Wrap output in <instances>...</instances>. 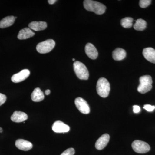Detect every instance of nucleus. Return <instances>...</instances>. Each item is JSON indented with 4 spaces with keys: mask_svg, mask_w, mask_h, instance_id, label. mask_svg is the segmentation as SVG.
I'll return each instance as SVG.
<instances>
[{
    "mask_svg": "<svg viewBox=\"0 0 155 155\" xmlns=\"http://www.w3.org/2000/svg\"><path fill=\"white\" fill-rule=\"evenodd\" d=\"M83 4L84 7L87 11L94 12L98 15H101L105 12L106 6L96 1L85 0L84 1Z\"/></svg>",
    "mask_w": 155,
    "mask_h": 155,
    "instance_id": "obj_1",
    "label": "nucleus"
},
{
    "mask_svg": "<svg viewBox=\"0 0 155 155\" xmlns=\"http://www.w3.org/2000/svg\"><path fill=\"white\" fill-rule=\"evenodd\" d=\"M96 90L100 96L103 98L107 97L110 91V84L106 78H101L97 82Z\"/></svg>",
    "mask_w": 155,
    "mask_h": 155,
    "instance_id": "obj_2",
    "label": "nucleus"
},
{
    "mask_svg": "<svg viewBox=\"0 0 155 155\" xmlns=\"http://www.w3.org/2000/svg\"><path fill=\"white\" fill-rule=\"evenodd\" d=\"M140 84L137 91L140 93L145 94L149 91L152 88L153 81L149 75H143L140 78Z\"/></svg>",
    "mask_w": 155,
    "mask_h": 155,
    "instance_id": "obj_3",
    "label": "nucleus"
},
{
    "mask_svg": "<svg viewBox=\"0 0 155 155\" xmlns=\"http://www.w3.org/2000/svg\"><path fill=\"white\" fill-rule=\"evenodd\" d=\"M74 71L78 78L81 80H87L89 76L88 70L86 66L80 61H76L73 64Z\"/></svg>",
    "mask_w": 155,
    "mask_h": 155,
    "instance_id": "obj_4",
    "label": "nucleus"
},
{
    "mask_svg": "<svg viewBox=\"0 0 155 155\" xmlns=\"http://www.w3.org/2000/svg\"><path fill=\"white\" fill-rule=\"evenodd\" d=\"M55 42L52 39H48L39 43L37 45L36 50L38 53L44 54L50 52L54 48Z\"/></svg>",
    "mask_w": 155,
    "mask_h": 155,
    "instance_id": "obj_5",
    "label": "nucleus"
},
{
    "mask_svg": "<svg viewBox=\"0 0 155 155\" xmlns=\"http://www.w3.org/2000/svg\"><path fill=\"white\" fill-rule=\"evenodd\" d=\"M132 149L135 152L138 153H145L149 151L150 147L145 142L140 140H135L132 143Z\"/></svg>",
    "mask_w": 155,
    "mask_h": 155,
    "instance_id": "obj_6",
    "label": "nucleus"
},
{
    "mask_svg": "<svg viewBox=\"0 0 155 155\" xmlns=\"http://www.w3.org/2000/svg\"><path fill=\"white\" fill-rule=\"evenodd\" d=\"M75 104L76 107L81 113L84 114H89L90 109L85 100L81 97H78L75 99Z\"/></svg>",
    "mask_w": 155,
    "mask_h": 155,
    "instance_id": "obj_7",
    "label": "nucleus"
},
{
    "mask_svg": "<svg viewBox=\"0 0 155 155\" xmlns=\"http://www.w3.org/2000/svg\"><path fill=\"white\" fill-rule=\"evenodd\" d=\"M30 72L27 69H24L19 73L14 74L11 77V81L14 83H19L25 80L30 75Z\"/></svg>",
    "mask_w": 155,
    "mask_h": 155,
    "instance_id": "obj_8",
    "label": "nucleus"
},
{
    "mask_svg": "<svg viewBox=\"0 0 155 155\" xmlns=\"http://www.w3.org/2000/svg\"><path fill=\"white\" fill-rule=\"evenodd\" d=\"M52 130L56 133H66L69 132L70 127L69 125L60 121L54 122L52 125Z\"/></svg>",
    "mask_w": 155,
    "mask_h": 155,
    "instance_id": "obj_9",
    "label": "nucleus"
},
{
    "mask_svg": "<svg viewBox=\"0 0 155 155\" xmlns=\"http://www.w3.org/2000/svg\"><path fill=\"white\" fill-rule=\"evenodd\" d=\"M110 135L108 134H105L102 135L95 143V148L98 150H102L104 148L110 140Z\"/></svg>",
    "mask_w": 155,
    "mask_h": 155,
    "instance_id": "obj_10",
    "label": "nucleus"
},
{
    "mask_svg": "<svg viewBox=\"0 0 155 155\" xmlns=\"http://www.w3.org/2000/svg\"><path fill=\"white\" fill-rule=\"evenodd\" d=\"M85 51L87 55L92 60H95L97 58V51L94 46L90 43L87 44L85 47Z\"/></svg>",
    "mask_w": 155,
    "mask_h": 155,
    "instance_id": "obj_11",
    "label": "nucleus"
},
{
    "mask_svg": "<svg viewBox=\"0 0 155 155\" xmlns=\"http://www.w3.org/2000/svg\"><path fill=\"white\" fill-rule=\"evenodd\" d=\"M15 145L17 148L22 150L28 151L33 147L32 143L29 141L23 139H18L16 140Z\"/></svg>",
    "mask_w": 155,
    "mask_h": 155,
    "instance_id": "obj_12",
    "label": "nucleus"
},
{
    "mask_svg": "<svg viewBox=\"0 0 155 155\" xmlns=\"http://www.w3.org/2000/svg\"><path fill=\"white\" fill-rule=\"evenodd\" d=\"M11 121L15 122H24L28 119V116L24 112L21 111H15L11 116Z\"/></svg>",
    "mask_w": 155,
    "mask_h": 155,
    "instance_id": "obj_13",
    "label": "nucleus"
},
{
    "mask_svg": "<svg viewBox=\"0 0 155 155\" xmlns=\"http://www.w3.org/2000/svg\"><path fill=\"white\" fill-rule=\"evenodd\" d=\"M143 55L148 61L155 64V50L152 48H147L143 51Z\"/></svg>",
    "mask_w": 155,
    "mask_h": 155,
    "instance_id": "obj_14",
    "label": "nucleus"
},
{
    "mask_svg": "<svg viewBox=\"0 0 155 155\" xmlns=\"http://www.w3.org/2000/svg\"><path fill=\"white\" fill-rule=\"evenodd\" d=\"M28 27L31 29L35 31H39L45 29L47 27V24L46 22L43 21H33L28 24Z\"/></svg>",
    "mask_w": 155,
    "mask_h": 155,
    "instance_id": "obj_15",
    "label": "nucleus"
},
{
    "mask_svg": "<svg viewBox=\"0 0 155 155\" xmlns=\"http://www.w3.org/2000/svg\"><path fill=\"white\" fill-rule=\"evenodd\" d=\"M34 32L29 28H25L19 31L17 38L19 40L26 39L35 35Z\"/></svg>",
    "mask_w": 155,
    "mask_h": 155,
    "instance_id": "obj_16",
    "label": "nucleus"
},
{
    "mask_svg": "<svg viewBox=\"0 0 155 155\" xmlns=\"http://www.w3.org/2000/svg\"><path fill=\"white\" fill-rule=\"evenodd\" d=\"M31 98L33 101L38 102L44 99L45 95L41 90L39 87H37L32 92Z\"/></svg>",
    "mask_w": 155,
    "mask_h": 155,
    "instance_id": "obj_17",
    "label": "nucleus"
},
{
    "mask_svg": "<svg viewBox=\"0 0 155 155\" xmlns=\"http://www.w3.org/2000/svg\"><path fill=\"white\" fill-rule=\"evenodd\" d=\"M126 56L125 50L121 48H117L113 52V58L116 61H122Z\"/></svg>",
    "mask_w": 155,
    "mask_h": 155,
    "instance_id": "obj_18",
    "label": "nucleus"
},
{
    "mask_svg": "<svg viewBox=\"0 0 155 155\" xmlns=\"http://www.w3.org/2000/svg\"><path fill=\"white\" fill-rule=\"evenodd\" d=\"M15 21L14 16H8L0 21V28H4L10 27L14 24Z\"/></svg>",
    "mask_w": 155,
    "mask_h": 155,
    "instance_id": "obj_19",
    "label": "nucleus"
},
{
    "mask_svg": "<svg viewBox=\"0 0 155 155\" xmlns=\"http://www.w3.org/2000/svg\"><path fill=\"white\" fill-rule=\"evenodd\" d=\"M147 27V22L142 19H139L136 21L134 25V28L136 30L143 31Z\"/></svg>",
    "mask_w": 155,
    "mask_h": 155,
    "instance_id": "obj_20",
    "label": "nucleus"
},
{
    "mask_svg": "<svg viewBox=\"0 0 155 155\" xmlns=\"http://www.w3.org/2000/svg\"><path fill=\"white\" fill-rule=\"evenodd\" d=\"M133 18L131 17H125L121 20V24L124 28H130L133 25Z\"/></svg>",
    "mask_w": 155,
    "mask_h": 155,
    "instance_id": "obj_21",
    "label": "nucleus"
},
{
    "mask_svg": "<svg viewBox=\"0 0 155 155\" xmlns=\"http://www.w3.org/2000/svg\"><path fill=\"white\" fill-rule=\"evenodd\" d=\"M151 2V0H140L139 2V5L140 8H145L150 5Z\"/></svg>",
    "mask_w": 155,
    "mask_h": 155,
    "instance_id": "obj_22",
    "label": "nucleus"
},
{
    "mask_svg": "<svg viewBox=\"0 0 155 155\" xmlns=\"http://www.w3.org/2000/svg\"><path fill=\"white\" fill-rule=\"evenodd\" d=\"M75 153V150L74 149L70 148L64 151L61 155H74Z\"/></svg>",
    "mask_w": 155,
    "mask_h": 155,
    "instance_id": "obj_23",
    "label": "nucleus"
},
{
    "mask_svg": "<svg viewBox=\"0 0 155 155\" xmlns=\"http://www.w3.org/2000/svg\"><path fill=\"white\" fill-rule=\"evenodd\" d=\"M143 108L148 112H152L155 109L154 106H152L149 104L144 105Z\"/></svg>",
    "mask_w": 155,
    "mask_h": 155,
    "instance_id": "obj_24",
    "label": "nucleus"
},
{
    "mask_svg": "<svg viewBox=\"0 0 155 155\" xmlns=\"http://www.w3.org/2000/svg\"><path fill=\"white\" fill-rule=\"evenodd\" d=\"M7 100V97L5 94L0 93V106L3 104Z\"/></svg>",
    "mask_w": 155,
    "mask_h": 155,
    "instance_id": "obj_25",
    "label": "nucleus"
},
{
    "mask_svg": "<svg viewBox=\"0 0 155 155\" xmlns=\"http://www.w3.org/2000/svg\"><path fill=\"white\" fill-rule=\"evenodd\" d=\"M140 111V108L139 106H133V111L134 113H138Z\"/></svg>",
    "mask_w": 155,
    "mask_h": 155,
    "instance_id": "obj_26",
    "label": "nucleus"
},
{
    "mask_svg": "<svg viewBox=\"0 0 155 155\" xmlns=\"http://www.w3.org/2000/svg\"><path fill=\"white\" fill-rule=\"evenodd\" d=\"M56 2H57L56 0H48V2L50 5H53V4H54Z\"/></svg>",
    "mask_w": 155,
    "mask_h": 155,
    "instance_id": "obj_27",
    "label": "nucleus"
},
{
    "mask_svg": "<svg viewBox=\"0 0 155 155\" xmlns=\"http://www.w3.org/2000/svg\"><path fill=\"white\" fill-rule=\"evenodd\" d=\"M50 93H51V91L50 90H46L45 91V94L47 95H48L50 94Z\"/></svg>",
    "mask_w": 155,
    "mask_h": 155,
    "instance_id": "obj_28",
    "label": "nucleus"
},
{
    "mask_svg": "<svg viewBox=\"0 0 155 155\" xmlns=\"http://www.w3.org/2000/svg\"><path fill=\"white\" fill-rule=\"evenodd\" d=\"M3 132V129L2 127H0V133H2Z\"/></svg>",
    "mask_w": 155,
    "mask_h": 155,
    "instance_id": "obj_29",
    "label": "nucleus"
},
{
    "mask_svg": "<svg viewBox=\"0 0 155 155\" xmlns=\"http://www.w3.org/2000/svg\"><path fill=\"white\" fill-rule=\"evenodd\" d=\"M72 61H75V59H74V58H73V59H72Z\"/></svg>",
    "mask_w": 155,
    "mask_h": 155,
    "instance_id": "obj_30",
    "label": "nucleus"
},
{
    "mask_svg": "<svg viewBox=\"0 0 155 155\" xmlns=\"http://www.w3.org/2000/svg\"><path fill=\"white\" fill-rule=\"evenodd\" d=\"M17 17H15V19H17Z\"/></svg>",
    "mask_w": 155,
    "mask_h": 155,
    "instance_id": "obj_31",
    "label": "nucleus"
}]
</instances>
